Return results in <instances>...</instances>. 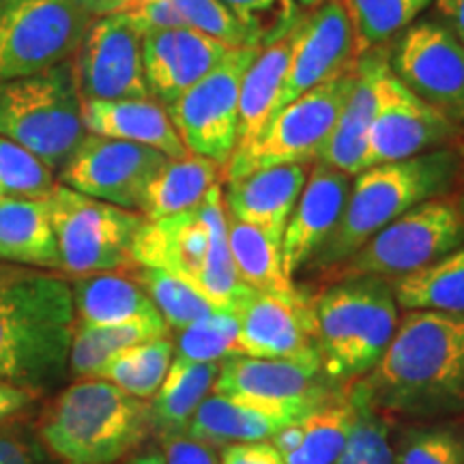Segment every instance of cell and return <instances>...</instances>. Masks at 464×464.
<instances>
[{
    "mask_svg": "<svg viewBox=\"0 0 464 464\" xmlns=\"http://www.w3.org/2000/svg\"><path fill=\"white\" fill-rule=\"evenodd\" d=\"M351 177L316 161L310 168L297 207L282 237V265L288 277H295L314 260L324 241L332 237L344 213Z\"/></svg>",
    "mask_w": 464,
    "mask_h": 464,
    "instance_id": "cell-21",
    "label": "cell"
},
{
    "mask_svg": "<svg viewBox=\"0 0 464 464\" xmlns=\"http://www.w3.org/2000/svg\"><path fill=\"white\" fill-rule=\"evenodd\" d=\"M390 288L406 312L464 314V243L423 269L390 280Z\"/></svg>",
    "mask_w": 464,
    "mask_h": 464,
    "instance_id": "cell-34",
    "label": "cell"
},
{
    "mask_svg": "<svg viewBox=\"0 0 464 464\" xmlns=\"http://www.w3.org/2000/svg\"><path fill=\"white\" fill-rule=\"evenodd\" d=\"M33 392L14 385H3V382H0V421L9 420V417L20 413L22 409H26V406L33 402Z\"/></svg>",
    "mask_w": 464,
    "mask_h": 464,
    "instance_id": "cell-48",
    "label": "cell"
},
{
    "mask_svg": "<svg viewBox=\"0 0 464 464\" xmlns=\"http://www.w3.org/2000/svg\"><path fill=\"white\" fill-rule=\"evenodd\" d=\"M307 174L310 166L288 164L260 168L246 177L228 181V191L224 194L226 213L282 243L284 230L297 207Z\"/></svg>",
    "mask_w": 464,
    "mask_h": 464,
    "instance_id": "cell-22",
    "label": "cell"
},
{
    "mask_svg": "<svg viewBox=\"0 0 464 464\" xmlns=\"http://www.w3.org/2000/svg\"><path fill=\"white\" fill-rule=\"evenodd\" d=\"M73 290L63 277L0 271V382L52 390L69 368Z\"/></svg>",
    "mask_w": 464,
    "mask_h": 464,
    "instance_id": "cell-2",
    "label": "cell"
},
{
    "mask_svg": "<svg viewBox=\"0 0 464 464\" xmlns=\"http://www.w3.org/2000/svg\"><path fill=\"white\" fill-rule=\"evenodd\" d=\"M133 263L181 277L224 312H235L252 290L232 265L222 183L194 208L155 222L147 219L133 243Z\"/></svg>",
    "mask_w": 464,
    "mask_h": 464,
    "instance_id": "cell-3",
    "label": "cell"
},
{
    "mask_svg": "<svg viewBox=\"0 0 464 464\" xmlns=\"http://www.w3.org/2000/svg\"><path fill=\"white\" fill-rule=\"evenodd\" d=\"M460 127L423 103L385 63L376 80V106L368 138V164H390L450 147Z\"/></svg>",
    "mask_w": 464,
    "mask_h": 464,
    "instance_id": "cell-18",
    "label": "cell"
},
{
    "mask_svg": "<svg viewBox=\"0 0 464 464\" xmlns=\"http://www.w3.org/2000/svg\"><path fill=\"white\" fill-rule=\"evenodd\" d=\"M95 17V0H0V82L69 61Z\"/></svg>",
    "mask_w": 464,
    "mask_h": 464,
    "instance_id": "cell-10",
    "label": "cell"
},
{
    "mask_svg": "<svg viewBox=\"0 0 464 464\" xmlns=\"http://www.w3.org/2000/svg\"><path fill=\"white\" fill-rule=\"evenodd\" d=\"M222 174L224 168L218 161L194 153L168 160L147 188L140 213L149 222H155L194 208L216 188Z\"/></svg>",
    "mask_w": 464,
    "mask_h": 464,
    "instance_id": "cell-31",
    "label": "cell"
},
{
    "mask_svg": "<svg viewBox=\"0 0 464 464\" xmlns=\"http://www.w3.org/2000/svg\"><path fill=\"white\" fill-rule=\"evenodd\" d=\"M0 136L61 172L86 138L72 58L0 82Z\"/></svg>",
    "mask_w": 464,
    "mask_h": 464,
    "instance_id": "cell-7",
    "label": "cell"
},
{
    "mask_svg": "<svg viewBox=\"0 0 464 464\" xmlns=\"http://www.w3.org/2000/svg\"><path fill=\"white\" fill-rule=\"evenodd\" d=\"M219 374V363H198L174 357L164 382L150 398V430L160 439L188 430L191 417L208 393Z\"/></svg>",
    "mask_w": 464,
    "mask_h": 464,
    "instance_id": "cell-30",
    "label": "cell"
},
{
    "mask_svg": "<svg viewBox=\"0 0 464 464\" xmlns=\"http://www.w3.org/2000/svg\"><path fill=\"white\" fill-rule=\"evenodd\" d=\"M232 314L239 321V346L247 357H321L314 335L312 299L284 301L249 290Z\"/></svg>",
    "mask_w": 464,
    "mask_h": 464,
    "instance_id": "cell-19",
    "label": "cell"
},
{
    "mask_svg": "<svg viewBox=\"0 0 464 464\" xmlns=\"http://www.w3.org/2000/svg\"><path fill=\"white\" fill-rule=\"evenodd\" d=\"M299 420L304 417L208 393L196 409L185 434L218 450L237 443L271 440L277 432Z\"/></svg>",
    "mask_w": 464,
    "mask_h": 464,
    "instance_id": "cell-26",
    "label": "cell"
},
{
    "mask_svg": "<svg viewBox=\"0 0 464 464\" xmlns=\"http://www.w3.org/2000/svg\"><path fill=\"white\" fill-rule=\"evenodd\" d=\"M396 78L464 130V45L439 20L413 22L390 56Z\"/></svg>",
    "mask_w": 464,
    "mask_h": 464,
    "instance_id": "cell-14",
    "label": "cell"
},
{
    "mask_svg": "<svg viewBox=\"0 0 464 464\" xmlns=\"http://www.w3.org/2000/svg\"><path fill=\"white\" fill-rule=\"evenodd\" d=\"M82 121L86 133L150 147L166 158L179 160L189 153L174 127L166 106L147 100L82 102Z\"/></svg>",
    "mask_w": 464,
    "mask_h": 464,
    "instance_id": "cell-23",
    "label": "cell"
},
{
    "mask_svg": "<svg viewBox=\"0 0 464 464\" xmlns=\"http://www.w3.org/2000/svg\"><path fill=\"white\" fill-rule=\"evenodd\" d=\"M376 50L365 52L359 58L355 67V86H353L351 97H348L338 123L318 158V161L348 174V177H357L359 172L370 168L368 138L376 106V80H379L382 65L390 61V56Z\"/></svg>",
    "mask_w": 464,
    "mask_h": 464,
    "instance_id": "cell-24",
    "label": "cell"
},
{
    "mask_svg": "<svg viewBox=\"0 0 464 464\" xmlns=\"http://www.w3.org/2000/svg\"><path fill=\"white\" fill-rule=\"evenodd\" d=\"M462 174L456 149L440 147L415 158L376 164L359 172L344 213L310 265L329 269L351 258L370 237L423 200L451 194Z\"/></svg>",
    "mask_w": 464,
    "mask_h": 464,
    "instance_id": "cell-4",
    "label": "cell"
},
{
    "mask_svg": "<svg viewBox=\"0 0 464 464\" xmlns=\"http://www.w3.org/2000/svg\"><path fill=\"white\" fill-rule=\"evenodd\" d=\"M434 0H344L359 54L381 48L417 22Z\"/></svg>",
    "mask_w": 464,
    "mask_h": 464,
    "instance_id": "cell-37",
    "label": "cell"
},
{
    "mask_svg": "<svg viewBox=\"0 0 464 464\" xmlns=\"http://www.w3.org/2000/svg\"><path fill=\"white\" fill-rule=\"evenodd\" d=\"M174 353L177 357L198 363H222L228 357L243 355L239 346V321L232 312H216L202 321H196L177 332Z\"/></svg>",
    "mask_w": 464,
    "mask_h": 464,
    "instance_id": "cell-39",
    "label": "cell"
},
{
    "mask_svg": "<svg viewBox=\"0 0 464 464\" xmlns=\"http://www.w3.org/2000/svg\"><path fill=\"white\" fill-rule=\"evenodd\" d=\"M168 160L142 144L86 133L72 160L61 168V183L91 198L140 211L147 188Z\"/></svg>",
    "mask_w": 464,
    "mask_h": 464,
    "instance_id": "cell-16",
    "label": "cell"
},
{
    "mask_svg": "<svg viewBox=\"0 0 464 464\" xmlns=\"http://www.w3.org/2000/svg\"><path fill=\"white\" fill-rule=\"evenodd\" d=\"M42 439L67 464H114L150 432L149 400L102 379L67 387L45 411Z\"/></svg>",
    "mask_w": 464,
    "mask_h": 464,
    "instance_id": "cell-5",
    "label": "cell"
},
{
    "mask_svg": "<svg viewBox=\"0 0 464 464\" xmlns=\"http://www.w3.org/2000/svg\"><path fill=\"white\" fill-rule=\"evenodd\" d=\"M73 305L80 323L116 324L160 314L131 274H95L73 282Z\"/></svg>",
    "mask_w": 464,
    "mask_h": 464,
    "instance_id": "cell-32",
    "label": "cell"
},
{
    "mask_svg": "<svg viewBox=\"0 0 464 464\" xmlns=\"http://www.w3.org/2000/svg\"><path fill=\"white\" fill-rule=\"evenodd\" d=\"M144 33L125 15L106 14L92 20L72 56L73 80L82 102L147 100Z\"/></svg>",
    "mask_w": 464,
    "mask_h": 464,
    "instance_id": "cell-15",
    "label": "cell"
},
{
    "mask_svg": "<svg viewBox=\"0 0 464 464\" xmlns=\"http://www.w3.org/2000/svg\"><path fill=\"white\" fill-rule=\"evenodd\" d=\"M258 48H232L200 82L166 106L189 153L228 166L239 142L241 82Z\"/></svg>",
    "mask_w": 464,
    "mask_h": 464,
    "instance_id": "cell-12",
    "label": "cell"
},
{
    "mask_svg": "<svg viewBox=\"0 0 464 464\" xmlns=\"http://www.w3.org/2000/svg\"><path fill=\"white\" fill-rule=\"evenodd\" d=\"M439 22L464 45V0H434Z\"/></svg>",
    "mask_w": 464,
    "mask_h": 464,
    "instance_id": "cell-47",
    "label": "cell"
},
{
    "mask_svg": "<svg viewBox=\"0 0 464 464\" xmlns=\"http://www.w3.org/2000/svg\"><path fill=\"white\" fill-rule=\"evenodd\" d=\"M355 413V396L348 382L304 420L277 432L271 443L286 464H335L351 437Z\"/></svg>",
    "mask_w": 464,
    "mask_h": 464,
    "instance_id": "cell-25",
    "label": "cell"
},
{
    "mask_svg": "<svg viewBox=\"0 0 464 464\" xmlns=\"http://www.w3.org/2000/svg\"><path fill=\"white\" fill-rule=\"evenodd\" d=\"M290 31L282 39L258 50L256 58L243 75L239 100V142H237L235 150L246 149L256 140L277 112V100H280L288 69Z\"/></svg>",
    "mask_w": 464,
    "mask_h": 464,
    "instance_id": "cell-29",
    "label": "cell"
},
{
    "mask_svg": "<svg viewBox=\"0 0 464 464\" xmlns=\"http://www.w3.org/2000/svg\"><path fill=\"white\" fill-rule=\"evenodd\" d=\"M0 260L61 269L48 200L0 198Z\"/></svg>",
    "mask_w": 464,
    "mask_h": 464,
    "instance_id": "cell-27",
    "label": "cell"
},
{
    "mask_svg": "<svg viewBox=\"0 0 464 464\" xmlns=\"http://www.w3.org/2000/svg\"><path fill=\"white\" fill-rule=\"evenodd\" d=\"M362 58L344 0H324L290 31L288 69L277 110L316 86L351 73Z\"/></svg>",
    "mask_w": 464,
    "mask_h": 464,
    "instance_id": "cell-17",
    "label": "cell"
},
{
    "mask_svg": "<svg viewBox=\"0 0 464 464\" xmlns=\"http://www.w3.org/2000/svg\"><path fill=\"white\" fill-rule=\"evenodd\" d=\"M342 390L324 374L321 357L263 359L235 355L219 363L213 393L305 417Z\"/></svg>",
    "mask_w": 464,
    "mask_h": 464,
    "instance_id": "cell-13",
    "label": "cell"
},
{
    "mask_svg": "<svg viewBox=\"0 0 464 464\" xmlns=\"http://www.w3.org/2000/svg\"><path fill=\"white\" fill-rule=\"evenodd\" d=\"M396 464H464V426L437 421L402 432L393 443Z\"/></svg>",
    "mask_w": 464,
    "mask_h": 464,
    "instance_id": "cell-40",
    "label": "cell"
},
{
    "mask_svg": "<svg viewBox=\"0 0 464 464\" xmlns=\"http://www.w3.org/2000/svg\"><path fill=\"white\" fill-rule=\"evenodd\" d=\"M0 464H45V458L34 440L20 434H0Z\"/></svg>",
    "mask_w": 464,
    "mask_h": 464,
    "instance_id": "cell-46",
    "label": "cell"
},
{
    "mask_svg": "<svg viewBox=\"0 0 464 464\" xmlns=\"http://www.w3.org/2000/svg\"><path fill=\"white\" fill-rule=\"evenodd\" d=\"M228 247L237 277L247 288L293 304L310 299L284 271L282 243L266 232L228 216Z\"/></svg>",
    "mask_w": 464,
    "mask_h": 464,
    "instance_id": "cell-28",
    "label": "cell"
},
{
    "mask_svg": "<svg viewBox=\"0 0 464 464\" xmlns=\"http://www.w3.org/2000/svg\"><path fill=\"white\" fill-rule=\"evenodd\" d=\"M168 324L161 314L136 318V321L116 324H89L75 323L69 348V370L75 376L92 379L103 363L125 348L158 340L168 335Z\"/></svg>",
    "mask_w": 464,
    "mask_h": 464,
    "instance_id": "cell-33",
    "label": "cell"
},
{
    "mask_svg": "<svg viewBox=\"0 0 464 464\" xmlns=\"http://www.w3.org/2000/svg\"><path fill=\"white\" fill-rule=\"evenodd\" d=\"M174 355V342L164 338L142 342V344L130 346L97 370L92 379L112 382L130 393L133 398L150 400L158 393L164 382L168 370H170Z\"/></svg>",
    "mask_w": 464,
    "mask_h": 464,
    "instance_id": "cell-35",
    "label": "cell"
},
{
    "mask_svg": "<svg viewBox=\"0 0 464 464\" xmlns=\"http://www.w3.org/2000/svg\"><path fill=\"white\" fill-rule=\"evenodd\" d=\"M0 198H3V194H0Z\"/></svg>",
    "mask_w": 464,
    "mask_h": 464,
    "instance_id": "cell-52",
    "label": "cell"
},
{
    "mask_svg": "<svg viewBox=\"0 0 464 464\" xmlns=\"http://www.w3.org/2000/svg\"><path fill=\"white\" fill-rule=\"evenodd\" d=\"M464 243V196L445 194L423 200L370 237L335 266L344 277L396 280L450 254Z\"/></svg>",
    "mask_w": 464,
    "mask_h": 464,
    "instance_id": "cell-8",
    "label": "cell"
},
{
    "mask_svg": "<svg viewBox=\"0 0 464 464\" xmlns=\"http://www.w3.org/2000/svg\"><path fill=\"white\" fill-rule=\"evenodd\" d=\"M462 174H464V164H462Z\"/></svg>",
    "mask_w": 464,
    "mask_h": 464,
    "instance_id": "cell-51",
    "label": "cell"
},
{
    "mask_svg": "<svg viewBox=\"0 0 464 464\" xmlns=\"http://www.w3.org/2000/svg\"><path fill=\"white\" fill-rule=\"evenodd\" d=\"M56 188L54 170L37 155L0 136V194L3 198L48 200Z\"/></svg>",
    "mask_w": 464,
    "mask_h": 464,
    "instance_id": "cell-41",
    "label": "cell"
},
{
    "mask_svg": "<svg viewBox=\"0 0 464 464\" xmlns=\"http://www.w3.org/2000/svg\"><path fill=\"white\" fill-rule=\"evenodd\" d=\"M219 464H286L271 440L258 443H237L222 448Z\"/></svg>",
    "mask_w": 464,
    "mask_h": 464,
    "instance_id": "cell-45",
    "label": "cell"
},
{
    "mask_svg": "<svg viewBox=\"0 0 464 464\" xmlns=\"http://www.w3.org/2000/svg\"><path fill=\"white\" fill-rule=\"evenodd\" d=\"M232 48L194 28H166L142 37L144 78L150 97L161 106L174 100L211 73Z\"/></svg>",
    "mask_w": 464,
    "mask_h": 464,
    "instance_id": "cell-20",
    "label": "cell"
},
{
    "mask_svg": "<svg viewBox=\"0 0 464 464\" xmlns=\"http://www.w3.org/2000/svg\"><path fill=\"white\" fill-rule=\"evenodd\" d=\"M357 413L351 437L335 464H396L393 456V420L376 409L362 381H353Z\"/></svg>",
    "mask_w": 464,
    "mask_h": 464,
    "instance_id": "cell-38",
    "label": "cell"
},
{
    "mask_svg": "<svg viewBox=\"0 0 464 464\" xmlns=\"http://www.w3.org/2000/svg\"><path fill=\"white\" fill-rule=\"evenodd\" d=\"M127 274L136 277L138 284L147 290L168 329H174V332H181V329L216 314V312H224L218 305H213L194 286L183 282L181 277L166 274V271L136 265Z\"/></svg>",
    "mask_w": 464,
    "mask_h": 464,
    "instance_id": "cell-36",
    "label": "cell"
},
{
    "mask_svg": "<svg viewBox=\"0 0 464 464\" xmlns=\"http://www.w3.org/2000/svg\"><path fill=\"white\" fill-rule=\"evenodd\" d=\"M316 348L334 382L365 376L398 329V304L381 277H344L312 299Z\"/></svg>",
    "mask_w": 464,
    "mask_h": 464,
    "instance_id": "cell-6",
    "label": "cell"
},
{
    "mask_svg": "<svg viewBox=\"0 0 464 464\" xmlns=\"http://www.w3.org/2000/svg\"><path fill=\"white\" fill-rule=\"evenodd\" d=\"M376 409L406 420L464 415V314L411 310L362 379Z\"/></svg>",
    "mask_w": 464,
    "mask_h": 464,
    "instance_id": "cell-1",
    "label": "cell"
},
{
    "mask_svg": "<svg viewBox=\"0 0 464 464\" xmlns=\"http://www.w3.org/2000/svg\"><path fill=\"white\" fill-rule=\"evenodd\" d=\"M295 3H297L301 9H314L321 3H324V0H295Z\"/></svg>",
    "mask_w": 464,
    "mask_h": 464,
    "instance_id": "cell-50",
    "label": "cell"
},
{
    "mask_svg": "<svg viewBox=\"0 0 464 464\" xmlns=\"http://www.w3.org/2000/svg\"><path fill=\"white\" fill-rule=\"evenodd\" d=\"M48 205L63 271L82 277L136 266L133 243L147 222L140 211L91 198L63 183Z\"/></svg>",
    "mask_w": 464,
    "mask_h": 464,
    "instance_id": "cell-9",
    "label": "cell"
},
{
    "mask_svg": "<svg viewBox=\"0 0 464 464\" xmlns=\"http://www.w3.org/2000/svg\"><path fill=\"white\" fill-rule=\"evenodd\" d=\"M161 445L166 464H219L216 448L191 439L185 432L164 437Z\"/></svg>",
    "mask_w": 464,
    "mask_h": 464,
    "instance_id": "cell-44",
    "label": "cell"
},
{
    "mask_svg": "<svg viewBox=\"0 0 464 464\" xmlns=\"http://www.w3.org/2000/svg\"><path fill=\"white\" fill-rule=\"evenodd\" d=\"M353 86L355 69L338 80L304 92L277 110L256 140L232 153L224 170L226 181H235L260 168L314 164L338 123Z\"/></svg>",
    "mask_w": 464,
    "mask_h": 464,
    "instance_id": "cell-11",
    "label": "cell"
},
{
    "mask_svg": "<svg viewBox=\"0 0 464 464\" xmlns=\"http://www.w3.org/2000/svg\"><path fill=\"white\" fill-rule=\"evenodd\" d=\"M127 464H166V460H164V456H160V454H153V451H150V454H140V456H133L130 462Z\"/></svg>",
    "mask_w": 464,
    "mask_h": 464,
    "instance_id": "cell-49",
    "label": "cell"
},
{
    "mask_svg": "<svg viewBox=\"0 0 464 464\" xmlns=\"http://www.w3.org/2000/svg\"><path fill=\"white\" fill-rule=\"evenodd\" d=\"M226 9L246 28L249 44L263 50L297 24L301 7L295 0H222Z\"/></svg>",
    "mask_w": 464,
    "mask_h": 464,
    "instance_id": "cell-42",
    "label": "cell"
},
{
    "mask_svg": "<svg viewBox=\"0 0 464 464\" xmlns=\"http://www.w3.org/2000/svg\"><path fill=\"white\" fill-rule=\"evenodd\" d=\"M172 3L188 28L208 34L228 48H254L246 28L226 9L222 0H172Z\"/></svg>",
    "mask_w": 464,
    "mask_h": 464,
    "instance_id": "cell-43",
    "label": "cell"
}]
</instances>
